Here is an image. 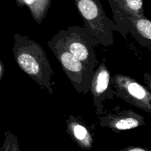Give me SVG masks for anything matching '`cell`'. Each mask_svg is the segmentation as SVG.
I'll return each instance as SVG.
<instances>
[{
	"mask_svg": "<svg viewBox=\"0 0 151 151\" xmlns=\"http://www.w3.org/2000/svg\"><path fill=\"white\" fill-rule=\"evenodd\" d=\"M4 68L3 66V63H1V61L0 60V82H1V79L3 78V75H4Z\"/></svg>",
	"mask_w": 151,
	"mask_h": 151,
	"instance_id": "5bb4252c",
	"label": "cell"
},
{
	"mask_svg": "<svg viewBox=\"0 0 151 151\" xmlns=\"http://www.w3.org/2000/svg\"><path fill=\"white\" fill-rule=\"evenodd\" d=\"M83 21L86 30L105 47L114 44L113 31H117L116 24L105 13L100 0H74Z\"/></svg>",
	"mask_w": 151,
	"mask_h": 151,
	"instance_id": "7a4b0ae2",
	"label": "cell"
},
{
	"mask_svg": "<svg viewBox=\"0 0 151 151\" xmlns=\"http://www.w3.org/2000/svg\"><path fill=\"white\" fill-rule=\"evenodd\" d=\"M1 150H20L18 145L17 137L11 132L5 133V142L3 145V147L1 148Z\"/></svg>",
	"mask_w": 151,
	"mask_h": 151,
	"instance_id": "7c38bea8",
	"label": "cell"
},
{
	"mask_svg": "<svg viewBox=\"0 0 151 151\" xmlns=\"http://www.w3.org/2000/svg\"><path fill=\"white\" fill-rule=\"evenodd\" d=\"M47 46L60 63L77 92L86 94L90 91L94 71L87 69L81 60L67 51L54 37L47 42Z\"/></svg>",
	"mask_w": 151,
	"mask_h": 151,
	"instance_id": "277c9868",
	"label": "cell"
},
{
	"mask_svg": "<svg viewBox=\"0 0 151 151\" xmlns=\"http://www.w3.org/2000/svg\"><path fill=\"white\" fill-rule=\"evenodd\" d=\"M113 13L114 23L119 32L124 38L128 33L143 47L151 50V22L146 16L137 17L125 13L119 8L113 0H108Z\"/></svg>",
	"mask_w": 151,
	"mask_h": 151,
	"instance_id": "5b68a950",
	"label": "cell"
},
{
	"mask_svg": "<svg viewBox=\"0 0 151 151\" xmlns=\"http://www.w3.org/2000/svg\"><path fill=\"white\" fill-rule=\"evenodd\" d=\"M19 7L26 6L29 9L32 17L40 24L46 17L51 5V0H16Z\"/></svg>",
	"mask_w": 151,
	"mask_h": 151,
	"instance_id": "30bf717a",
	"label": "cell"
},
{
	"mask_svg": "<svg viewBox=\"0 0 151 151\" xmlns=\"http://www.w3.org/2000/svg\"><path fill=\"white\" fill-rule=\"evenodd\" d=\"M114 94L126 103L147 113H151L150 90L128 75L116 74L111 77Z\"/></svg>",
	"mask_w": 151,
	"mask_h": 151,
	"instance_id": "8992f818",
	"label": "cell"
},
{
	"mask_svg": "<svg viewBox=\"0 0 151 151\" xmlns=\"http://www.w3.org/2000/svg\"><path fill=\"white\" fill-rule=\"evenodd\" d=\"M66 123L67 134L78 147L83 150H91L94 140L85 124L72 115H69Z\"/></svg>",
	"mask_w": 151,
	"mask_h": 151,
	"instance_id": "9c48e42d",
	"label": "cell"
},
{
	"mask_svg": "<svg viewBox=\"0 0 151 151\" xmlns=\"http://www.w3.org/2000/svg\"><path fill=\"white\" fill-rule=\"evenodd\" d=\"M111 75L104 60V61L97 65L94 69L90 86V91L93 97V104L96 107L97 115L103 113L106 100H112L114 96V88L111 83Z\"/></svg>",
	"mask_w": 151,
	"mask_h": 151,
	"instance_id": "52a82bcc",
	"label": "cell"
},
{
	"mask_svg": "<svg viewBox=\"0 0 151 151\" xmlns=\"http://www.w3.org/2000/svg\"><path fill=\"white\" fill-rule=\"evenodd\" d=\"M13 38V52L18 66L40 88L52 94V77L55 73L44 49L34 40L19 33H15Z\"/></svg>",
	"mask_w": 151,
	"mask_h": 151,
	"instance_id": "6da1fadb",
	"label": "cell"
},
{
	"mask_svg": "<svg viewBox=\"0 0 151 151\" xmlns=\"http://www.w3.org/2000/svg\"><path fill=\"white\" fill-rule=\"evenodd\" d=\"M118 7L131 16L137 17L145 16L143 7V0H113Z\"/></svg>",
	"mask_w": 151,
	"mask_h": 151,
	"instance_id": "8fae6325",
	"label": "cell"
},
{
	"mask_svg": "<svg viewBox=\"0 0 151 151\" xmlns=\"http://www.w3.org/2000/svg\"><path fill=\"white\" fill-rule=\"evenodd\" d=\"M121 150H126V151H145V150H149L148 149L143 148V147H133V146H130V147H126V148L122 149Z\"/></svg>",
	"mask_w": 151,
	"mask_h": 151,
	"instance_id": "4fadbf2b",
	"label": "cell"
},
{
	"mask_svg": "<svg viewBox=\"0 0 151 151\" xmlns=\"http://www.w3.org/2000/svg\"><path fill=\"white\" fill-rule=\"evenodd\" d=\"M53 37L87 69L94 71L98 65L94 48L100 43L83 27L69 26L66 29L59 30Z\"/></svg>",
	"mask_w": 151,
	"mask_h": 151,
	"instance_id": "3957f363",
	"label": "cell"
},
{
	"mask_svg": "<svg viewBox=\"0 0 151 151\" xmlns=\"http://www.w3.org/2000/svg\"><path fill=\"white\" fill-rule=\"evenodd\" d=\"M98 116L100 124L103 128H111L116 132L131 130L146 124L144 117L132 110L116 111L103 116Z\"/></svg>",
	"mask_w": 151,
	"mask_h": 151,
	"instance_id": "ba28073f",
	"label": "cell"
}]
</instances>
